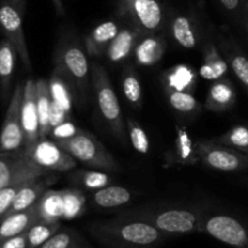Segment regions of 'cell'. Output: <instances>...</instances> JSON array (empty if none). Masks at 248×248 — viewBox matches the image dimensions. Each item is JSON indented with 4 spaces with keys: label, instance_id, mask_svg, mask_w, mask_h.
Masks as SVG:
<instances>
[{
    "label": "cell",
    "instance_id": "cell-1",
    "mask_svg": "<svg viewBox=\"0 0 248 248\" xmlns=\"http://www.w3.org/2000/svg\"><path fill=\"white\" fill-rule=\"evenodd\" d=\"M89 232L108 248H156L167 237L148 222L125 215L91 223Z\"/></svg>",
    "mask_w": 248,
    "mask_h": 248
},
{
    "label": "cell",
    "instance_id": "cell-2",
    "mask_svg": "<svg viewBox=\"0 0 248 248\" xmlns=\"http://www.w3.org/2000/svg\"><path fill=\"white\" fill-rule=\"evenodd\" d=\"M124 215L148 222L166 236H181L201 232L205 212L196 208L171 207L161 210L131 211Z\"/></svg>",
    "mask_w": 248,
    "mask_h": 248
},
{
    "label": "cell",
    "instance_id": "cell-3",
    "mask_svg": "<svg viewBox=\"0 0 248 248\" xmlns=\"http://www.w3.org/2000/svg\"><path fill=\"white\" fill-rule=\"evenodd\" d=\"M91 80L102 119L115 138H118L121 143H125L127 140V133L125 130L123 111L106 68L98 63H92Z\"/></svg>",
    "mask_w": 248,
    "mask_h": 248
},
{
    "label": "cell",
    "instance_id": "cell-4",
    "mask_svg": "<svg viewBox=\"0 0 248 248\" xmlns=\"http://www.w3.org/2000/svg\"><path fill=\"white\" fill-rule=\"evenodd\" d=\"M55 69L73 87L75 98L84 103L86 99L91 65L81 46L77 43H67L58 48L55 57Z\"/></svg>",
    "mask_w": 248,
    "mask_h": 248
},
{
    "label": "cell",
    "instance_id": "cell-5",
    "mask_svg": "<svg viewBox=\"0 0 248 248\" xmlns=\"http://www.w3.org/2000/svg\"><path fill=\"white\" fill-rule=\"evenodd\" d=\"M55 142L85 166L106 172L118 171L119 165L110 152L96 136L87 131L80 130L78 135L69 140Z\"/></svg>",
    "mask_w": 248,
    "mask_h": 248
},
{
    "label": "cell",
    "instance_id": "cell-6",
    "mask_svg": "<svg viewBox=\"0 0 248 248\" xmlns=\"http://www.w3.org/2000/svg\"><path fill=\"white\" fill-rule=\"evenodd\" d=\"M48 173L52 172L39 166L24 148L15 152L0 153V189L27 183Z\"/></svg>",
    "mask_w": 248,
    "mask_h": 248
},
{
    "label": "cell",
    "instance_id": "cell-7",
    "mask_svg": "<svg viewBox=\"0 0 248 248\" xmlns=\"http://www.w3.org/2000/svg\"><path fill=\"white\" fill-rule=\"evenodd\" d=\"M199 162L220 172H237L248 169V155L217 140H196Z\"/></svg>",
    "mask_w": 248,
    "mask_h": 248
},
{
    "label": "cell",
    "instance_id": "cell-8",
    "mask_svg": "<svg viewBox=\"0 0 248 248\" xmlns=\"http://www.w3.org/2000/svg\"><path fill=\"white\" fill-rule=\"evenodd\" d=\"M201 232L232 248H248V224L227 213H205Z\"/></svg>",
    "mask_w": 248,
    "mask_h": 248
},
{
    "label": "cell",
    "instance_id": "cell-9",
    "mask_svg": "<svg viewBox=\"0 0 248 248\" xmlns=\"http://www.w3.org/2000/svg\"><path fill=\"white\" fill-rule=\"evenodd\" d=\"M120 11L132 22L143 35L161 29L165 14L159 0H118Z\"/></svg>",
    "mask_w": 248,
    "mask_h": 248
},
{
    "label": "cell",
    "instance_id": "cell-10",
    "mask_svg": "<svg viewBox=\"0 0 248 248\" xmlns=\"http://www.w3.org/2000/svg\"><path fill=\"white\" fill-rule=\"evenodd\" d=\"M24 85H16L10 98L0 131V153L15 152L24 148V133L22 127L21 108Z\"/></svg>",
    "mask_w": 248,
    "mask_h": 248
},
{
    "label": "cell",
    "instance_id": "cell-11",
    "mask_svg": "<svg viewBox=\"0 0 248 248\" xmlns=\"http://www.w3.org/2000/svg\"><path fill=\"white\" fill-rule=\"evenodd\" d=\"M23 12L19 11L14 4L7 0L0 2V28L7 40L15 46L22 63L28 70H31L28 46L23 31Z\"/></svg>",
    "mask_w": 248,
    "mask_h": 248
},
{
    "label": "cell",
    "instance_id": "cell-12",
    "mask_svg": "<svg viewBox=\"0 0 248 248\" xmlns=\"http://www.w3.org/2000/svg\"><path fill=\"white\" fill-rule=\"evenodd\" d=\"M31 159L48 172H69L77 166V160L55 140L43 138L27 150Z\"/></svg>",
    "mask_w": 248,
    "mask_h": 248
},
{
    "label": "cell",
    "instance_id": "cell-13",
    "mask_svg": "<svg viewBox=\"0 0 248 248\" xmlns=\"http://www.w3.org/2000/svg\"><path fill=\"white\" fill-rule=\"evenodd\" d=\"M21 119L24 133V149L29 150L40 140L39 116L35 99V81L31 79H28L24 82Z\"/></svg>",
    "mask_w": 248,
    "mask_h": 248
},
{
    "label": "cell",
    "instance_id": "cell-14",
    "mask_svg": "<svg viewBox=\"0 0 248 248\" xmlns=\"http://www.w3.org/2000/svg\"><path fill=\"white\" fill-rule=\"evenodd\" d=\"M57 181L58 176L52 172V173H48L46 176L40 177V178L33 179V181L24 183L22 188L19 189L18 193H17L7 216L12 215V213L21 212V211H24L35 205L40 200L41 196L44 195V193L47 191L50 186H52Z\"/></svg>",
    "mask_w": 248,
    "mask_h": 248
},
{
    "label": "cell",
    "instance_id": "cell-15",
    "mask_svg": "<svg viewBox=\"0 0 248 248\" xmlns=\"http://www.w3.org/2000/svg\"><path fill=\"white\" fill-rule=\"evenodd\" d=\"M38 220H40L38 202L21 212L6 216L0 223V242L10 237L24 234Z\"/></svg>",
    "mask_w": 248,
    "mask_h": 248
},
{
    "label": "cell",
    "instance_id": "cell-16",
    "mask_svg": "<svg viewBox=\"0 0 248 248\" xmlns=\"http://www.w3.org/2000/svg\"><path fill=\"white\" fill-rule=\"evenodd\" d=\"M236 103V91L230 80H216L207 92L205 108L215 113H223L230 110Z\"/></svg>",
    "mask_w": 248,
    "mask_h": 248
},
{
    "label": "cell",
    "instance_id": "cell-17",
    "mask_svg": "<svg viewBox=\"0 0 248 248\" xmlns=\"http://www.w3.org/2000/svg\"><path fill=\"white\" fill-rule=\"evenodd\" d=\"M119 31V24L114 21L103 22L94 27L85 38V48L87 55L92 57L104 55Z\"/></svg>",
    "mask_w": 248,
    "mask_h": 248
},
{
    "label": "cell",
    "instance_id": "cell-18",
    "mask_svg": "<svg viewBox=\"0 0 248 248\" xmlns=\"http://www.w3.org/2000/svg\"><path fill=\"white\" fill-rule=\"evenodd\" d=\"M140 35L143 34L135 27L120 29L106 52L109 61L113 63H120L130 57L131 53L135 52L136 45Z\"/></svg>",
    "mask_w": 248,
    "mask_h": 248
},
{
    "label": "cell",
    "instance_id": "cell-19",
    "mask_svg": "<svg viewBox=\"0 0 248 248\" xmlns=\"http://www.w3.org/2000/svg\"><path fill=\"white\" fill-rule=\"evenodd\" d=\"M220 48L232 68V73L237 78L248 93V57L246 53L239 47L232 39H220Z\"/></svg>",
    "mask_w": 248,
    "mask_h": 248
},
{
    "label": "cell",
    "instance_id": "cell-20",
    "mask_svg": "<svg viewBox=\"0 0 248 248\" xmlns=\"http://www.w3.org/2000/svg\"><path fill=\"white\" fill-rule=\"evenodd\" d=\"M166 50L164 39L155 36L154 34H145L144 38L138 40L135 48L136 62L140 65L150 67L159 62Z\"/></svg>",
    "mask_w": 248,
    "mask_h": 248
},
{
    "label": "cell",
    "instance_id": "cell-21",
    "mask_svg": "<svg viewBox=\"0 0 248 248\" xmlns=\"http://www.w3.org/2000/svg\"><path fill=\"white\" fill-rule=\"evenodd\" d=\"M229 64L217 46L213 43L206 44L203 48V63L200 68V75L206 80L223 79L227 75Z\"/></svg>",
    "mask_w": 248,
    "mask_h": 248
},
{
    "label": "cell",
    "instance_id": "cell-22",
    "mask_svg": "<svg viewBox=\"0 0 248 248\" xmlns=\"http://www.w3.org/2000/svg\"><path fill=\"white\" fill-rule=\"evenodd\" d=\"M170 31H171L172 38L182 47L195 48L198 46V28L194 19L188 15H176L171 19Z\"/></svg>",
    "mask_w": 248,
    "mask_h": 248
},
{
    "label": "cell",
    "instance_id": "cell-23",
    "mask_svg": "<svg viewBox=\"0 0 248 248\" xmlns=\"http://www.w3.org/2000/svg\"><path fill=\"white\" fill-rule=\"evenodd\" d=\"M35 99L39 116V133H40V140H43L47 138L51 132L50 110L52 97H51L47 80L39 79L35 81Z\"/></svg>",
    "mask_w": 248,
    "mask_h": 248
},
{
    "label": "cell",
    "instance_id": "cell-24",
    "mask_svg": "<svg viewBox=\"0 0 248 248\" xmlns=\"http://www.w3.org/2000/svg\"><path fill=\"white\" fill-rule=\"evenodd\" d=\"M132 200V193L127 188L120 186H108L94 191L92 203L103 210L118 208L125 206Z\"/></svg>",
    "mask_w": 248,
    "mask_h": 248
},
{
    "label": "cell",
    "instance_id": "cell-25",
    "mask_svg": "<svg viewBox=\"0 0 248 248\" xmlns=\"http://www.w3.org/2000/svg\"><path fill=\"white\" fill-rule=\"evenodd\" d=\"M17 56L16 48L7 39L0 41V91L4 101L9 96Z\"/></svg>",
    "mask_w": 248,
    "mask_h": 248
},
{
    "label": "cell",
    "instance_id": "cell-26",
    "mask_svg": "<svg viewBox=\"0 0 248 248\" xmlns=\"http://www.w3.org/2000/svg\"><path fill=\"white\" fill-rule=\"evenodd\" d=\"M69 181L75 186L92 191L106 188L113 183L111 177L102 170H72Z\"/></svg>",
    "mask_w": 248,
    "mask_h": 248
},
{
    "label": "cell",
    "instance_id": "cell-27",
    "mask_svg": "<svg viewBox=\"0 0 248 248\" xmlns=\"http://www.w3.org/2000/svg\"><path fill=\"white\" fill-rule=\"evenodd\" d=\"M195 82V72L186 64H178L171 68L164 77V85L166 90L191 92Z\"/></svg>",
    "mask_w": 248,
    "mask_h": 248
},
{
    "label": "cell",
    "instance_id": "cell-28",
    "mask_svg": "<svg viewBox=\"0 0 248 248\" xmlns=\"http://www.w3.org/2000/svg\"><path fill=\"white\" fill-rule=\"evenodd\" d=\"M38 207L40 219L60 222L63 218V212H64L62 190L48 189L38 201Z\"/></svg>",
    "mask_w": 248,
    "mask_h": 248
},
{
    "label": "cell",
    "instance_id": "cell-29",
    "mask_svg": "<svg viewBox=\"0 0 248 248\" xmlns=\"http://www.w3.org/2000/svg\"><path fill=\"white\" fill-rule=\"evenodd\" d=\"M174 150H176L177 160L181 165L188 166L199 162L198 154H196V142L191 138L186 127L177 126Z\"/></svg>",
    "mask_w": 248,
    "mask_h": 248
},
{
    "label": "cell",
    "instance_id": "cell-30",
    "mask_svg": "<svg viewBox=\"0 0 248 248\" xmlns=\"http://www.w3.org/2000/svg\"><path fill=\"white\" fill-rule=\"evenodd\" d=\"M48 86H50L51 97H52L53 101L57 102L68 113H70L75 93L69 82L55 69L51 74L50 80H48Z\"/></svg>",
    "mask_w": 248,
    "mask_h": 248
},
{
    "label": "cell",
    "instance_id": "cell-31",
    "mask_svg": "<svg viewBox=\"0 0 248 248\" xmlns=\"http://www.w3.org/2000/svg\"><path fill=\"white\" fill-rule=\"evenodd\" d=\"M38 248H90L86 240L74 229L61 228L45 244Z\"/></svg>",
    "mask_w": 248,
    "mask_h": 248
},
{
    "label": "cell",
    "instance_id": "cell-32",
    "mask_svg": "<svg viewBox=\"0 0 248 248\" xmlns=\"http://www.w3.org/2000/svg\"><path fill=\"white\" fill-rule=\"evenodd\" d=\"M121 86L125 98L130 103L131 107L140 109L142 107V85H140V78L137 72L132 67H127L123 72V79H121Z\"/></svg>",
    "mask_w": 248,
    "mask_h": 248
},
{
    "label": "cell",
    "instance_id": "cell-33",
    "mask_svg": "<svg viewBox=\"0 0 248 248\" xmlns=\"http://www.w3.org/2000/svg\"><path fill=\"white\" fill-rule=\"evenodd\" d=\"M60 222H50V220L40 219L31 225L28 229L27 240H28V248H38L45 244L52 235H55L61 229Z\"/></svg>",
    "mask_w": 248,
    "mask_h": 248
},
{
    "label": "cell",
    "instance_id": "cell-34",
    "mask_svg": "<svg viewBox=\"0 0 248 248\" xmlns=\"http://www.w3.org/2000/svg\"><path fill=\"white\" fill-rule=\"evenodd\" d=\"M169 103L177 113L193 115L201 109V104L198 99L186 91H176V90H166Z\"/></svg>",
    "mask_w": 248,
    "mask_h": 248
},
{
    "label": "cell",
    "instance_id": "cell-35",
    "mask_svg": "<svg viewBox=\"0 0 248 248\" xmlns=\"http://www.w3.org/2000/svg\"><path fill=\"white\" fill-rule=\"evenodd\" d=\"M63 195V218L64 219H73L77 218L84 212L85 210V199L84 193L79 189L70 188V189H62Z\"/></svg>",
    "mask_w": 248,
    "mask_h": 248
},
{
    "label": "cell",
    "instance_id": "cell-36",
    "mask_svg": "<svg viewBox=\"0 0 248 248\" xmlns=\"http://www.w3.org/2000/svg\"><path fill=\"white\" fill-rule=\"evenodd\" d=\"M216 140L248 155V126L246 125L234 126Z\"/></svg>",
    "mask_w": 248,
    "mask_h": 248
},
{
    "label": "cell",
    "instance_id": "cell-37",
    "mask_svg": "<svg viewBox=\"0 0 248 248\" xmlns=\"http://www.w3.org/2000/svg\"><path fill=\"white\" fill-rule=\"evenodd\" d=\"M126 127H127V135L133 149L137 150L140 154H148L149 153L150 143L144 128L137 121L133 120V119H127Z\"/></svg>",
    "mask_w": 248,
    "mask_h": 248
},
{
    "label": "cell",
    "instance_id": "cell-38",
    "mask_svg": "<svg viewBox=\"0 0 248 248\" xmlns=\"http://www.w3.org/2000/svg\"><path fill=\"white\" fill-rule=\"evenodd\" d=\"M23 184L24 183L15 184V186H5V188L0 189V219L7 216L17 193H18Z\"/></svg>",
    "mask_w": 248,
    "mask_h": 248
},
{
    "label": "cell",
    "instance_id": "cell-39",
    "mask_svg": "<svg viewBox=\"0 0 248 248\" xmlns=\"http://www.w3.org/2000/svg\"><path fill=\"white\" fill-rule=\"evenodd\" d=\"M81 128L78 127L72 121H65V123L61 124V125L56 126L51 130L50 136L52 140H69V138L74 137L75 135L80 132Z\"/></svg>",
    "mask_w": 248,
    "mask_h": 248
},
{
    "label": "cell",
    "instance_id": "cell-40",
    "mask_svg": "<svg viewBox=\"0 0 248 248\" xmlns=\"http://www.w3.org/2000/svg\"><path fill=\"white\" fill-rule=\"evenodd\" d=\"M70 113H68L62 106L55 102L52 99V104H51V110H50V128L52 130L56 126L61 125V124L65 123L69 120Z\"/></svg>",
    "mask_w": 248,
    "mask_h": 248
},
{
    "label": "cell",
    "instance_id": "cell-41",
    "mask_svg": "<svg viewBox=\"0 0 248 248\" xmlns=\"http://www.w3.org/2000/svg\"><path fill=\"white\" fill-rule=\"evenodd\" d=\"M0 248H28L27 234L24 232V234L4 240V241L0 242Z\"/></svg>",
    "mask_w": 248,
    "mask_h": 248
},
{
    "label": "cell",
    "instance_id": "cell-42",
    "mask_svg": "<svg viewBox=\"0 0 248 248\" xmlns=\"http://www.w3.org/2000/svg\"><path fill=\"white\" fill-rule=\"evenodd\" d=\"M245 1H246V0H219L220 5H222L227 11H229L230 14L236 15L240 18H241L242 11H244Z\"/></svg>",
    "mask_w": 248,
    "mask_h": 248
},
{
    "label": "cell",
    "instance_id": "cell-43",
    "mask_svg": "<svg viewBox=\"0 0 248 248\" xmlns=\"http://www.w3.org/2000/svg\"><path fill=\"white\" fill-rule=\"evenodd\" d=\"M51 1H52L53 6H55L56 14H57L58 16H64L65 10H64V5H63L62 0H51Z\"/></svg>",
    "mask_w": 248,
    "mask_h": 248
},
{
    "label": "cell",
    "instance_id": "cell-44",
    "mask_svg": "<svg viewBox=\"0 0 248 248\" xmlns=\"http://www.w3.org/2000/svg\"><path fill=\"white\" fill-rule=\"evenodd\" d=\"M241 22L242 24H244V28L245 31H247L248 34V0L245 1V7H244V11H242V15H241Z\"/></svg>",
    "mask_w": 248,
    "mask_h": 248
},
{
    "label": "cell",
    "instance_id": "cell-45",
    "mask_svg": "<svg viewBox=\"0 0 248 248\" xmlns=\"http://www.w3.org/2000/svg\"><path fill=\"white\" fill-rule=\"evenodd\" d=\"M7 1H10L11 4H14L15 6H16L17 9L19 10V11H22V12L24 11V6H26V0H7Z\"/></svg>",
    "mask_w": 248,
    "mask_h": 248
}]
</instances>
